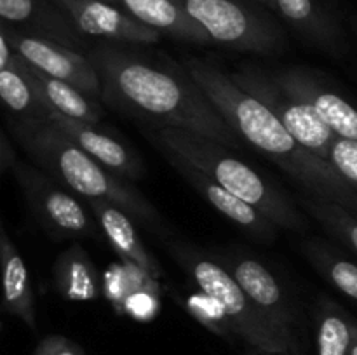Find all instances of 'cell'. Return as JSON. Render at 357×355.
I'll use <instances>...</instances> for the list:
<instances>
[{"instance_id":"9c48e42d","label":"cell","mask_w":357,"mask_h":355,"mask_svg":"<svg viewBox=\"0 0 357 355\" xmlns=\"http://www.w3.org/2000/svg\"><path fill=\"white\" fill-rule=\"evenodd\" d=\"M0 35H3L26 61L44 73L72 84L87 96L101 97L100 73L87 54L47 38L23 33L6 23L0 24Z\"/></svg>"},{"instance_id":"1f68e13d","label":"cell","mask_w":357,"mask_h":355,"mask_svg":"<svg viewBox=\"0 0 357 355\" xmlns=\"http://www.w3.org/2000/svg\"><path fill=\"white\" fill-rule=\"evenodd\" d=\"M351 355H357V322H356V327H354V341H352Z\"/></svg>"},{"instance_id":"8992f818","label":"cell","mask_w":357,"mask_h":355,"mask_svg":"<svg viewBox=\"0 0 357 355\" xmlns=\"http://www.w3.org/2000/svg\"><path fill=\"white\" fill-rule=\"evenodd\" d=\"M215 44L241 52L274 54L282 33L271 19L239 0H176Z\"/></svg>"},{"instance_id":"5b68a950","label":"cell","mask_w":357,"mask_h":355,"mask_svg":"<svg viewBox=\"0 0 357 355\" xmlns=\"http://www.w3.org/2000/svg\"><path fill=\"white\" fill-rule=\"evenodd\" d=\"M171 253L199 285L201 292L218 303L237 338L264 355H291L295 352V348L274 329L225 265L216 263L194 247L183 244H173Z\"/></svg>"},{"instance_id":"ac0fdd59","label":"cell","mask_w":357,"mask_h":355,"mask_svg":"<svg viewBox=\"0 0 357 355\" xmlns=\"http://www.w3.org/2000/svg\"><path fill=\"white\" fill-rule=\"evenodd\" d=\"M160 33L192 44H215L204 28L195 23L176 0H103Z\"/></svg>"},{"instance_id":"4dcf8cb0","label":"cell","mask_w":357,"mask_h":355,"mask_svg":"<svg viewBox=\"0 0 357 355\" xmlns=\"http://www.w3.org/2000/svg\"><path fill=\"white\" fill-rule=\"evenodd\" d=\"M257 2H260L261 6L268 7L271 10H278V0H257Z\"/></svg>"},{"instance_id":"cb8c5ba5","label":"cell","mask_w":357,"mask_h":355,"mask_svg":"<svg viewBox=\"0 0 357 355\" xmlns=\"http://www.w3.org/2000/svg\"><path fill=\"white\" fill-rule=\"evenodd\" d=\"M356 320L345 315L342 308L324 299L317 313V354L351 355Z\"/></svg>"},{"instance_id":"277c9868","label":"cell","mask_w":357,"mask_h":355,"mask_svg":"<svg viewBox=\"0 0 357 355\" xmlns=\"http://www.w3.org/2000/svg\"><path fill=\"white\" fill-rule=\"evenodd\" d=\"M153 136L160 150H169L180 155L218 181L230 194L253 205L274 225L291 232H303L307 228L305 218L288 195L268 183L253 167L230 157L223 145L176 127H160Z\"/></svg>"},{"instance_id":"603a6c76","label":"cell","mask_w":357,"mask_h":355,"mask_svg":"<svg viewBox=\"0 0 357 355\" xmlns=\"http://www.w3.org/2000/svg\"><path fill=\"white\" fill-rule=\"evenodd\" d=\"M302 253L309 263L337 291L357 301V265L340 256L324 240L309 239L302 244Z\"/></svg>"},{"instance_id":"d4e9b609","label":"cell","mask_w":357,"mask_h":355,"mask_svg":"<svg viewBox=\"0 0 357 355\" xmlns=\"http://www.w3.org/2000/svg\"><path fill=\"white\" fill-rule=\"evenodd\" d=\"M302 205L305 211L326 230L328 233L340 240L342 244L357 254V214L340 204L317 198L314 195L302 197Z\"/></svg>"},{"instance_id":"7c38bea8","label":"cell","mask_w":357,"mask_h":355,"mask_svg":"<svg viewBox=\"0 0 357 355\" xmlns=\"http://www.w3.org/2000/svg\"><path fill=\"white\" fill-rule=\"evenodd\" d=\"M225 267L267 317L274 329L296 350L295 315L281 284L271 270L253 258H234L225 261Z\"/></svg>"},{"instance_id":"3957f363","label":"cell","mask_w":357,"mask_h":355,"mask_svg":"<svg viewBox=\"0 0 357 355\" xmlns=\"http://www.w3.org/2000/svg\"><path fill=\"white\" fill-rule=\"evenodd\" d=\"M7 127L35 166L87 200H108L150 228L162 225L155 207L136 188L101 166L52 122L16 117L7 118Z\"/></svg>"},{"instance_id":"6da1fadb","label":"cell","mask_w":357,"mask_h":355,"mask_svg":"<svg viewBox=\"0 0 357 355\" xmlns=\"http://www.w3.org/2000/svg\"><path fill=\"white\" fill-rule=\"evenodd\" d=\"M87 56L100 73L103 103L162 127L183 129L223 146H239V134L183 66H174V73L157 68L115 42H101Z\"/></svg>"},{"instance_id":"44dd1931","label":"cell","mask_w":357,"mask_h":355,"mask_svg":"<svg viewBox=\"0 0 357 355\" xmlns=\"http://www.w3.org/2000/svg\"><path fill=\"white\" fill-rule=\"evenodd\" d=\"M16 54L14 45L0 35V97L17 117L45 120L47 108L38 100L33 86L17 65Z\"/></svg>"},{"instance_id":"7a4b0ae2","label":"cell","mask_w":357,"mask_h":355,"mask_svg":"<svg viewBox=\"0 0 357 355\" xmlns=\"http://www.w3.org/2000/svg\"><path fill=\"white\" fill-rule=\"evenodd\" d=\"M185 72L201 87L234 131L281 167L307 194L357 214V191L335 166L300 145L260 100L237 86L232 73L211 59L185 58Z\"/></svg>"},{"instance_id":"4316f807","label":"cell","mask_w":357,"mask_h":355,"mask_svg":"<svg viewBox=\"0 0 357 355\" xmlns=\"http://www.w3.org/2000/svg\"><path fill=\"white\" fill-rule=\"evenodd\" d=\"M145 284H157V282L149 281V278L143 277L138 284L135 285L129 296L126 298V301L122 303L121 308L124 313L131 315L132 319H138V320H149L155 315L157 312V306H159V301L157 298L153 296V289L155 287H146L142 289V285Z\"/></svg>"},{"instance_id":"7402d4cb","label":"cell","mask_w":357,"mask_h":355,"mask_svg":"<svg viewBox=\"0 0 357 355\" xmlns=\"http://www.w3.org/2000/svg\"><path fill=\"white\" fill-rule=\"evenodd\" d=\"M52 278L56 291L68 301H89L101 292L96 267L80 246L68 247L56 258Z\"/></svg>"},{"instance_id":"484cf974","label":"cell","mask_w":357,"mask_h":355,"mask_svg":"<svg viewBox=\"0 0 357 355\" xmlns=\"http://www.w3.org/2000/svg\"><path fill=\"white\" fill-rule=\"evenodd\" d=\"M187 308L190 310V313L199 320V322L204 324V326L208 327V329H211L213 333L220 334V336L223 338H229L230 334H234L232 327H230L223 310L220 308L218 303H216L215 299L206 296L204 292L190 296L187 301Z\"/></svg>"},{"instance_id":"ba28073f","label":"cell","mask_w":357,"mask_h":355,"mask_svg":"<svg viewBox=\"0 0 357 355\" xmlns=\"http://www.w3.org/2000/svg\"><path fill=\"white\" fill-rule=\"evenodd\" d=\"M13 174L23 190L30 211L52 237L70 239L96 235V223L87 214L86 207L72 194L63 190L54 178H49L24 160H17Z\"/></svg>"},{"instance_id":"5bb4252c","label":"cell","mask_w":357,"mask_h":355,"mask_svg":"<svg viewBox=\"0 0 357 355\" xmlns=\"http://www.w3.org/2000/svg\"><path fill=\"white\" fill-rule=\"evenodd\" d=\"M162 152L164 155H166L167 162L176 169V173L180 174V176H183L185 180L195 188V191H199L216 211L222 212V214L227 216L230 221H234L236 225H239L241 228L251 232L255 237H258V239H274L278 225H274L271 219L265 218V216L261 214L260 211H257L253 205L246 204V202L241 200L239 197L230 194V191L227 190V188H223L218 181H215L211 176L202 173L201 169L192 166L190 162L181 159L176 153L169 152V150H162Z\"/></svg>"},{"instance_id":"52a82bcc","label":"cell","mask_w":357,"mask_h":355,"mask_svg":"<svg viewBox=\"0 0 357 355\" xmlns=\"http://www.w3.org/2000/svg\"><path fill=\"white\" fill-rule=\"evenodd\" d=\"M232 79L237 86L260 100L300 145L330 162L331 148L338 136L321 120L307 101L284 89L281 84L275 82L271 72H265L258 66L246 65L239 72H234Z\"/></svg>"},{"instance_id":"2e32d148","label":"cell","mask_w":357,"mask_h":355,"mask_svg":"<svg viewBox=\"0 0 357 355\" xmlns=\"http://www.w3.org/2000/svg\"><path fill=\"white\" fill-rule=\"evenodd\" d=\"M87 205L96 216L98 225L107 237L108 244L121 256L124 265L135 268L149 281H159L162 277V268L142 242L131 216L103 198H89Z\"/></svg>"},{"instance_id":"d6986e66","label":"cell","mask_w":357,"mask_h":355,"mask_svg":"<svg viewBox=\"0 0 357 355\" xmlns=\"http://www.w3.org/2000/svg\"><path fill=\"white\" fill-rule=\"evenodd\" d=\"M0 260L3 277V310L9 315L23 320L31 331L37 329L35 298L30 284V271L24 260L17 253L16 244L7 233L3 223L0 225Z\"/></svg>"},{"instance_id":"9a60e30c","label":"cell","mask_w":357,"mask_h":355,"mask_svg":"<svg viewBox=\"0 0 357 355\" xmlns=\"http://www.w3.org/2000/svg\"><path fill=\"white\" fill-rule=\"evenodd\" d=\"M45 120L52 122L56 127L61 129L77 146H80L84 152L89 153L94 160H98L101 166L117 176L128 178V180H138L143 176L142 159L129 146H126L112 134L100 131L96 125L66 117L49 108L45 111Z\"/></svg>"},{"instance_id":"f1b7e54d","label":"cell","mask_w":357,"mask_h":355,"mask_svg":"<svg viewBox=\"0 0 357 355\" xmlns=\"http://www.w3.org/2000/svg\"><path fill=\"white\" fill-rule=\"evenodd\" d=\"M35 355H84V350L68 338L51 334L38 343Z\"/></svg>"},{"instance_id":"d6a6232c","label":"cell","mask_w":357,"mask_h":355,"mask_svg":"<svg viewBox=\"0 0 357 355\" xmlns=\"http://www.w3.org/2000/svg\"><path fill=\"white\" fill-rule=\"evenodd\" d=\"M246 355H264V354H260V352H257V350H251V352H248Z\"/></svg>"},{"instance_id":"4fadbf2b","label":"cell","mask_w":357,"mask_h":355,"mask_svg":"<svg viewBox=\"0 0 357 355\" xmlns=\"http://www.w3.org/2000/svg\"><path fill=\"white\" fill-rule=\"evenodd\" d=\"M272 77L284 89L291 90L300 100L307 101L314 108L321 120L342 139L357 141V108L347 100L328 89L309 70L291 68L272 72Z\"/></svg>"},{"instance_id":"f546056e","label":"cell","mask_w":357,"mask_h":355,"mask_svg":"<svg viewBox=\"0 0 357 355\" xmlns=\"http://www.w3.org/2000/svg\"><path fill=\"white\" fill-rule=\"evenodd\" d=\"M16 152H14V146L10 143L9 136L6 131H2L0 134V171L7 173V171H13V167L16 166Z\"/></svg>"},{"instance_id":"ffe728a7","label":"cell","mask_w":357,"mask_h":355,"mask_svg":"<svg viewBox=\"0 0 357 355\" xmlns=\"http://www.w3.org/2000/svg\"><path fill=\"white\" fill-rule=\"evenodd\" d=\"M278 13L296 33L330 52L344 47V35L321 0H278Z\"/></svg>"},{"instance_id":"83f0119b","label":"cell","mask_w":357,"mask_h":355,"mask_svg":"<svg viewBox=\"0 0 357 355\" xmlns=\"http://www.w3.org/2000/svg\"><path fill=\"white\" fill-rule=\"evenodd\" d=\"M330 162L357 191V141L338 138L331 148Z\"/></svg>"},{"instance_id":"30bf717a","label":"cell","mask_w":357,"mask_h":355,"mask_svg":"<svg viewBox=\"0 0 357 355\" xmlns=\"http://www.w3.org/2000/svg\"><path fill=\"white\" fill-rule=\"evenodd\" d=\"M86 37L115 44L146 45L160 40V31L103 0H54Z\"/></svg>"},{"instance_id":"836d02e7","label":"cell","mask_w":357,"mask_h":355,"mask_svg":"<svg viewBox=\"0 0 357 355\" xmlns=\"http://www.w3.org/2000/svg\"><path fill=\"white\" fill-rule=\"evenodd\" d=\"M356 30H357V26H356Z\"/></svg>"},{"instance_id":"e0dca14e","label":"cell","mask_w":357,"mask_h":355,"mask_svg":"<svg viewBox=\"0 0 357 355\" xmlns=\"http://www.w3.org/2000/svg\"><path fill=\"white\" fill-rule=\"evenodd\" d=\"M16 61L24 72V75L28 77L30 84L33 86L35 94L44 103L45 108L93 125H98V122L103 118V108L94 101V97L84 94L72 84L63 82V80L44 73L37 66L31 65L30 61H26L20 52L16 54Z\"/></svg>"},{"instance_id":"8fae6325","label":"cell","mask_w":357,"mask_h":355,"mask_svg":"<svg viewBox=\"0 0 357 355\" xmlns=\"http://www.w3.org/2000/svg\"><path fill=\"white\" fill-rule=\"evenodd\" d=\"M2 23L84 52L87 38L54 0H0Z\"/></svg>"}]
</instances>
